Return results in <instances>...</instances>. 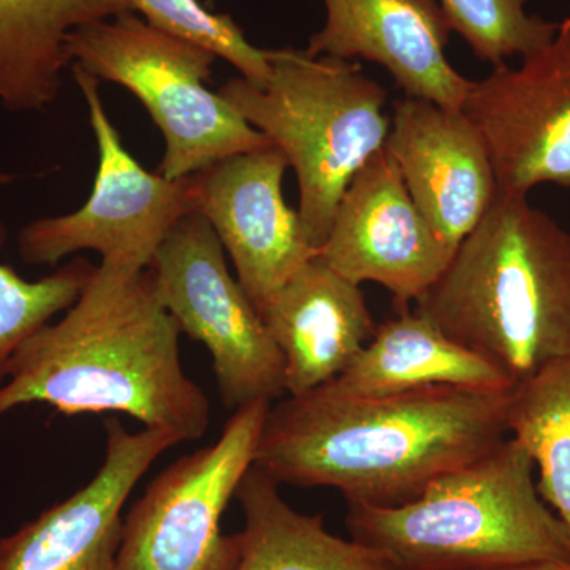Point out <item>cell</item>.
<instances>
[{"instance_id":"6da1fadb","label":"cell","mask_w":570,"mask_h":570,"mask_svg":"<svg viewBox=\"0 0 570 570\" xmlns=\"http://www.w3.org/2000/svg\"><path fill=\"white\" fill-rule=\"evenodd\" d=\"M512 390L360 396L326 382L269 406L254 466L276 483L335 489L347 504L395 508L509 438Z\"/></svg>"},{"instance_id":"7a4b0ae2","label":"cell","mask_w":570,"mask_h":570,"mask_svg":"<svg viewBox=\"0 0 570 570\" xmlns=\"http://www.w3.org/2000/svg\"><path fill=\"white\" fill-rule=\"evenodd\" d=\"M179 335L151 269L124 255L104 257L61 321L45 325L11 360L0 419L36 403L66 415L119 412L197 441L212 407L184 373Z\"/></svg>"},{"instance_id":"3957f363","label":"cell","mask_w":570,"mask_h":570,"mask_svg":"<svg viewBox=\"0 0 570 570\" xmlns=\"http://www.w3.org/2000/svg\"><path fill=\"white\" fill-rule=\"evenodd\" d=\"M415 311L513 385L570 355V232L498 193Z\"/></svg>"},{"instance_id":"277c9868","label":"cell","mask_w":570,"mask_h":570,"mask_svg":"<svg viewBox=\"0 0 570 570\" xmlns=\"http://www.w3.org/2000/svg\"><path fill=\"white\" fill-rule=\"evenodd\" d=\"M534 461L517 439L434 480L395 508L347 504L355 542L397 570H504L570 562V534L540 498Z\"/></svg>"},{"instance_id":"5b68a950","label":"cell","mask_w":570,"mask_h":570,"mask_svg":"<svg viewBox=\"0 0 570 570\" xmlns=\"http://www.w3.org/2000/svg\"><path fill=\"white\" fill-rule=\"evenodd\" d=\"M264 86L232 78L219 94L285 154L298 181V213L318 250L354 176L384 148L387 91L362 66L305 50H268Z\"/></svg>"},{"instance_id":"8992f818","label":"cell","mask_w":570,"mask_h":570,"mask_svg":"<svg viewBox=\"0 0 570 570\" xmlns=\"http://www.w3.org/2000/svg\"><path fill=\"white\" fill-rule=\"evenodd\" d=\"M71 63L137 97L163 134L157 174L181 179L225 157L273 142L206 88L216 55L157 31L135 13L82 26L67 40Z\"/></svg>"},{"instance_id":"52a82bcc","label":"cell","mask_w":570,"mask_h":570,"mask_svg":"<svg viewBox=\"0 0 570 570\" xmlns=\"http://www.w3.org/2000/svg\"><path fill=\"white\" fill-rule=\"evenodd\" d=\"M273 403L236 409L208 448L151 480L122 521L118 570H238L239 535L220 520L246 472Z\"/></svg>"},{"instance_id":"ba28073f","label":"cell","mask_w":570,"mask_h":570,"mask_svg":"<svg viewBox=\"0 0 570 570\" xmlns=\"http://www.w3.org/2000/svg\"><path fill=\"white\" fill-rule=\"evenodd\" d=\"M149 269L179 332L208 348L225 407L236 411L284 395L283 354L228 272L224 247L200 213L175 225Z\"/></svg>"},{"instance_id":"9c48e42d","label":"cell","mask_w":570,"mask_h":570,"mask_svg":"<svg viewBox=\"0 0 570 570\" xmlns=\"http://www.w3.org/2000/svg\"><path fill=\"white\" fill-rule=\"evenodd\" d=\"M70 67L99 151L96 181L91 197L77 212L22 227L18 254L28 265L56 266L69 255L94 250L102 258L124 255L149 268L175 225L198 213L197 175L167 179L146 171L108 118L99 80L77 63Z\"/></svg>"},{"instance_id":"30bf717a","label":"cell","mask_w":570,"mask_h":570,"mask_svg":"<svg viewBox=\"0 0 570 570\" xmlns=\"http://www.w3.org/2000/svg\"><path fill=\"white\" fill-rule=\"evenodd\" d=\"M461 111L485 145L498 193L570 187V18L517 69L501 63L472 82Z\"/></svg>"},{"instance_id":"8fae6325","label":"cell","mask_w":570,"mask_h":570,"mask_svg":"<svg viewBox=\"0 0 570 570\" xmlns=\"http://www.w3.org/2000/svg\"><path fill=\"white\" fill-rule=\"evenodd\" d=\"M453 254L419 212L385 146L348 184L317 250V257L351 283L382 285L396 311L420 302Z\"/></svg>"},{"instance_id":"7c38bea8","label":"cell","mask_w":570,"mask_h":570,"mask_svg":"<svg viewBox=\"0 0 570 570\" xmlns=\"http://www.w3.org/2000/svg\"><path fill=\"white\" fill-rule=\"evenodd\" d=\"M288 160L277 146L235 154L198 171V213L216 232L236 281L258 311L316 257L302 216L283 194Z\"/></svg>"},{"instance_id":"4fadbf2b","label":"cell","mask_w":570,"mask_h":570,"mask_svg":"<svg viewBox=\"0 0 570 570\" xmlns=\"http://www.w3.org/2000/svg\"><path fill=\"white\" fill-rule=\"evenodd\" d=\"M105 460L88 485L0 538V570H118L122 509L154 461L179 439L105 420Z\"/></svg>"},{"instance_id":"5bb4252c","label":"cell","mask_w":570,"mask_h":570,"mask_svg":"<svg viewBox=\"0 0 570 570\" xmlns=\"http://www.w3.org/2000/svg\"><path fill=\"white\" fill-rule=\"evenodd\" d=\"M385 149L419 212L455 253L498 195L475 127L461 110L406 96L393 105Z\"/></svg>"},{"instance_id":"9a60e30c","label":"cell","mask_w":570,"mask_h":570,"mask_svg":"<svg viewBox=\"0 0 570 570\" xmlns=\"http://www.w3.org/2000/svg\"><path fill=\"white\" fill-rule=\"evenodd\" d=\"M325 22L309 56L385 67L407 97L461 110L472 82L445 56L452 32L438 0H322Z\"/></svg>"},{"instance_id":"2e32d148","label":"cell","mask_w":570,"mask_h":570,"mask_svg":"<svg viewBox=\"0 0 570 570\" xmlns=\"http://www.w3.org/2000/svg\"><path fill=\"white\" fill-rule=\"evenodd\" d=\"M261 316L283 354L288 396L340 377L377 328L362 287L317 255L279 288Z\"/></svg>"},{"instance_id":"e0dca14e","label":"cell","mask_w":570,"mask_h":570,"mask_svg":"<svg viewBox=\"0 0 570 570\" xmlns=\"http://www.w3.org/2000/svg\"><path fill=\"white\" fill-rule=\"evenodd\" d=\"M341 392L385 396L430 387H515L489 360L445 335L415 309L379 325L352 365L332 381Z\"/></svg>"},{"instance_id":"ac0fdd59","label":"cell","mask_w":570,"mask_h":570,"mask_svg":"<svg viewBox=\"0 0 570 570\" xmlns=\"http://www.w3.org/2000/svg\"><path fill=\"white\" fill-rule=\"evenodd\" d=\"M126 13H135L127 0H0V105L43 111L71 66L70 33Z\"/></svg>"},{"instance_id":"d6986e66","label":"cell","mask_w":570,"mask_h":570,"mask_svg":"<svg viewBox=\"0 0 570 570\" xmlns=\"http://www.w3.org/2000/svg\"><path fill=\"white\" fill-rule=\"evenodd\" d=\"M235 498L245 513L238 570H397L377 551L326 531L324 517L292 508L258 468L246 472Z\"/></svg>"},{"instance_id":"ffe728a7","label":"cell","mask_w":570,"mask_h":570,"mask_svg":"<svg viewBox=\"0 0 570 570\" xmlns=\"http://www.w3.org/2000/svg\"><path fill=\"white\" fill-rule=\"evenodd\" d=\"M509 436L530 453L540 498L570 534V355L513 387Z\"/></svg>"},{"instance_id":"44dd1931","label":"cell","mask_w":570,"mask_h":570,"mask_svg":"<svg viewBox=\"0 0 570 570\" xmlns=\"http://www.w3.org/2000/svg\"><path fill=\"white\" fill-rule=\"evenodd\" d=\"M14 178L0 165V186ZM3 239L0 227V246ZM94 268L91 262L78 257L50 276L28 281L11 266L0 264V385L22 344L77 302Z\"/></svg>"},{"instance_id":"7402d4cb","label":"cell","mask_w":570,"mask_h":570,"mask_svg":"<svg viewBox=\"0 0 570 570\" xmlns=\"http://www.w3.org/2000/svg\"><path fill=\"white\" fill-rule=\"evenodd\" d=\"M530 0H441L450 29L463 37L480 61L494 66L524 58L549 45L560 24L530 14Z\"/></svg>"},{"instance_id":"603a6c76","label":"cell","mask_w":570,"mask_h":570,"mask_svg":"<svg viewBox=\"0 0 570 570\" xmlns=\"http://www.w3.org/2000/svg\"><path fill=\"white\" fill-rule=\"evenodd\" d=\"M157 31L190 41L224 59L254 86L272 75L268 50L255 48L230 14L206 10L198 0H127Z\"/></svg>"},{"instance_id":"cb8c5ba5","label":"cell","mask_w":570,"mask_h":570,"mask_svg":"<svg viewBox=\"0 0 570 570\" xmlns=\"http://www.w3.org/2000/svg\"><path fill=\"white\" fill-rule=\"evenodd\" d=\"M504 570H570V562L562 561H542L531 562V564L517 566Z\"/></svg>"}]
</instances>
